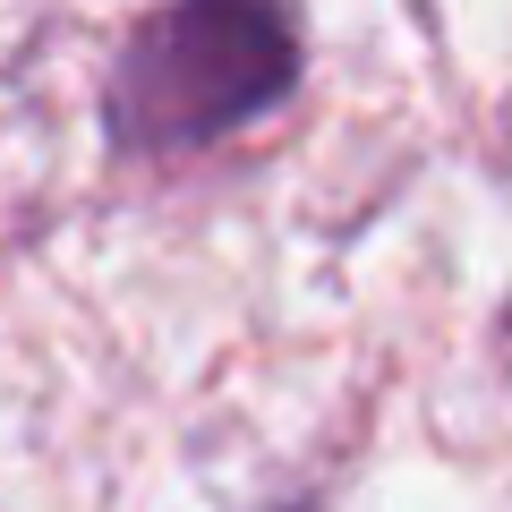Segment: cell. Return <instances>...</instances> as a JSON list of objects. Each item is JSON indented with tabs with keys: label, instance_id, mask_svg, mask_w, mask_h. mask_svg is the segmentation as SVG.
Segmentation results:
<instances>
[{
	"label": "cell",
	"instance_id": "cell-1",
	"mask_svg": "<svg viewBox=\"0 0 512 512\" xmlns=\"http://www.w3.org/2000/svg\"><path fill=\"white\" fill-rule=\"evenodd\" d=\"M299 86V35L274 0H180L120 43L103 128L128 154H197Z\"/></svg>",
	"mask_w": 512,
	"mask_h": 512
},
{
	"label": "cell",
	"instance_id": "cell-2",
	"mask_svg": "<svg viewBox=\"0 0 512 512\" xmlns=\"http://www.w3.org/2000/svg\"><path fill=\"white\" fill-rule=\"evenodd\" d=\"M291 512H316V504H291Z\"/></svg>",
	"mask_w": 512,
	"mask_h": 512
}]
</instances>
